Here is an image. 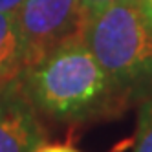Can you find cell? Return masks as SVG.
<instances>
[{
  "label": "cell",
  "mask_w": 152,
  "mask_h": 152,
  "mask_svg": "<svg viewBox=\"0 0 152 152\" xmlns=\"http://www.w3.org/2000/svg\"><path fill=\"white\" fill-rule=\"evenodd\" d=\"M20 83L37 112L59 123H83L115 115L125 101L101 68L83 31L66 37L20 72Z\"/></svg>",
  "instance_id": "obj_1"
},
{
  "label": "cell",
  "mask_w": 152,
  "mask_h": 152,
  "mask_svg": "<svg viewBox=\"0 0 152 152\" xmlns=\"http://www.w3.org/2000/svg\"><path fill=\"white\" fill-rule=\"evenodd\" d=\"M83 37L128 106L152 94V35L137 0H115L83 28Z\"/></svg>",
  "instance_id": "obj_2"
},
{
  "label": "cell",
  "mask_w": 152,
  "mask_h": 152,
  "mask_svg": "<svg viewBox=\"0 0 152 152\" xmlns=\"http://www.w3.org/2000/svg\"><path fill=\"white\" fill-rule=\"evenodd\" d=\"M15 20L22 70L42 59L66 37L83 31L79 0H24Z\"/></svg>",
  "instance_id": "obj_3"
},
{
  "label": "cell",
  "mask_w": 152,
  "mask_h": 152,
  "mask_svg": "<svg viewBox=\"0 0 152 152\" xmlns=\"http://www.w3.org/2000/svg\"><path fill=\"white\" fill-rule=\"evenodd\" d=\"M44 139L46 130L18 75L0 88V152H31Z\"/></svg>",
  "instance_id": "obj_4"
},
{
  "label": "cell",
  "mask_w": 152,
  "mask_h": 152,
  "mask_svg": "<svg viewBox=\"0 0 152 152\" xmlns=\"http://www.w3.org/2000/svg\"><path fill=\"white\" fill-rule=\"evenodd\" d=\"M22 72L20 42L17 20L13 15L0 11V88L17 79Z\"/></svg>",
  "instance_id": "obj_5"
},
{
  "label": "cell",
  "mask_w": 152,
  "mask_h": 152,
  "mask_svg": "<svg viewBox=\"0 0 152 152\" xmlns=\"http://www.w3.org/2000/svg\"><path fill=\"white\" fill-rule=\"evenodd\" d=\"M134 152H152V94L139 101Z\"/></svg>",
  "instance_id": "obj_6"
},
{
  "label": "cell",
  "mask_w": 152,
  "mask_h": 152,
  "mask_svg": "<svg viewBox=\"0 0 152 152\" xmlns=\"http://www.w3.org/2000/svg\"><path fill=\"white\" fill-rule=\"evenodd\" d=\"M115 0H79V20L81 28H84L92 18H95L103 9H106Z\"/></svg>",
  "instance_id": "obj_7"
},
{
  "label": "cell",
  "mask_w": 152,
  "mask_h": 152,
  "mask_svg": "<svg viewBox=\"0 0 152 152\" xmlns=\"http://www.w3.org/2000/svg\"><path fill=\"white\" fill-rule=\"evenodd\" d=\"M137 6H139L141 17H143L145 24L152 35V0H137Z\"/></svg>",
  "instance_id": "obj_8"
},
{
  "label": "cell",
  "mask_w": 152,
  "mask_h": 152,
  "mask_svg": "<svg viewBox=\"0 0 152 152\" xmlns=\"http://www.w3.org/2000/svg\"><path fill=\"white\" fill-rule=\"evenodd\" d=\"M31 152H79L72 148L70 145H61V143H40L37 148H33Z\"/></svg>",
  "instance_id": "obj_9"
},
{
  "label": "cell",
  "mask_w": 152,
  "mask_h": 152,
  "mask_svg": "<svg viewBox=\"0 0 152 152\" xmlns=\"http://www.w3.org/2000/svg\"><path fill=\"white\" fill-rule=\"evenodd\" d=\"M22 4H24V0H0V11L15 17Z\"/></svg>",
  "instance_id": "obj_10"
}]
</instances>
